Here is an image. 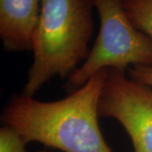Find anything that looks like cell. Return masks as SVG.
I'll return each instance as SVG.
<instances>
[{"instance_id": "1", "label": "cell", "mask_w": 152, "mask_h": 152, "mask_svg": "<svg viewBox=\"0 0 152 152\" xmlns=\"http://www.w3.org/2000/svg\"><path fill=\"white\" fill-rule=\"evenodd\" d=\"M109 69L100 70L59 101L42 102L22 95L4 110V125L25 141H37L64 152H112L98 124L99 103Z\"/></svg>"}, {"instance_id": "8", "label": "cell", "mask_w": 152, "mask_h": 152, "mask_svg": "<svg viewBox=\"0 0 152 152\" xmlns=\"http://www.w3.org/2000/svg\"><path fill=\"white\" fill-rule=\"evenodd\" d=\"M130 78L136 82L152 87V67L135 66L129 70Z\"/></svg>"}, {"instance_id": "5", "label": "cell", "mask_w": 152, "mask_h": 152, "mask_svg": "<svg viewBox=\"0 0 152 152\" xmlns=\"http://www.w3.org/2000/svg\"><path fill=\"white\" fill-rule=\"evenodd\" d=\"M42 0H0V37L10 51L31 49Z\"/></svg>"}, {"instance_id": "6", "label": "cell", "mask_w": 152, "mask_h": 152, "mask_svg": "<svg viewBox=\"0 0 152 152\" xmlns=\"http://www.w3.org/2000/svg\"><path fill=\"white\" fill-rule=\"evenodd\" d=\"M123 7L132 25L152 38V0H123Z\"/></svg>"}, {"instance_id": "3", "label": "cell", "mask_w": 152, "mask_h": 152, "mask_svg": "<svg viewBox=\"0 0 152 152\" xmlns=\"http://www.w3.org/2000/svg\"><path fill=\"white\" fill-rule=\"evenodd\" d=\"M100 16V31L91 51L67 82L75 91L105 69L124 72L130 65L152 67V38L129 20L123 0H91Z\"/></svg>"}, {"instance_id": "7", "label": "cell", "mask_w": 152, "mask_h": 152, "mask_svg": "<svg viewBox=\"0 0 152 152\" xmlns=\"http://www.w3.org/2000/svg\"><path fill=\"white\" fill-rule=\"evenodd\" d=\"M27 143L16 130L4 125L0 129V152H26Z\"/></svg>"}, {"instance_id": "9", "label": "cell", "mask_w": 152, "mask_h": 152, "mask_svg": "<svg viewBox=\"0 0 152 152\" xmlns=\"http://www.w3.org/2000/svg\"><path fill=\"white\" fill-rule=\"evenodd\" d=\"M41 152H48V151H41Z\"/></svg>"}, {"instance_id": "2", "label": "cell", "mask_w": 152, "mask_h": 152, "mask_svg": "<svg viewBox=\"0 0 152 152\" xmlns=\"http://www.w3.org/2000/svg\"><path fill=\"white\" fill-rule=\"evenodd\" d=\"M91 0H42L32 37L34 61L23 95L31 96L56 75L64 77L86 59L92 36Z\"/></svg>"}, {"instance_id": "4", "label": "cell", "mask_w": 152, "mask_h": 152, "mask_svg": "<svg viewBox=\"0 0 152 152\" xmlns=\"http://www.w3.org/2000/svg\"><path fill=\"white\" fill-rule=\"evenodd\" d=\"M99 116L124 126L135 152H152V88L109 69L99 103Z\"/></svg>"}]
</instances>
